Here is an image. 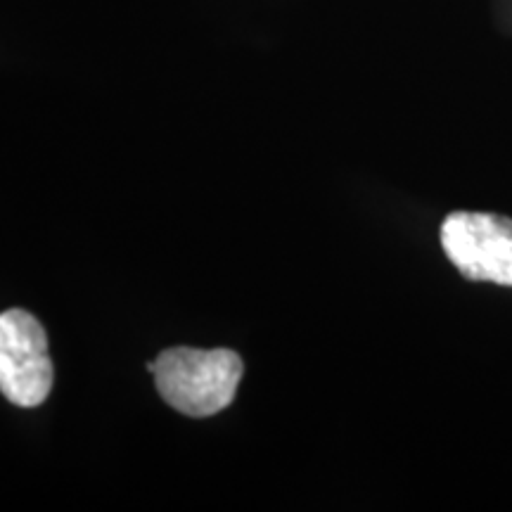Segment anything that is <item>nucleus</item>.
<instances>
[{"label":"nucleus","mask_w":512,"mask_h":512,"mask_svg":"<svg viewBox=\"0 0 512 512\" xmlns=\"http://www.w3.org/2000/svg\"><path fill=\"white\" fill-rule=\"evenodd\" d=\"M162 399L190 418L221 413L238 394L242 358L230 349L174 347L147 363Z\"/></svg>","instance_id":"1"},{"label":"nucleus","mask_w":512,"mask_h":512,"mask_svg":"<svg viewBox=\"0 0 512 512\" xmlns=\"http://www.w3.org/2000/svg\"><path fill=\"white\" fill-rule=\"evenodd\" d=\"M441 247L463 278L512 287V219L453 211L441 223Z\"/></svg>","instance_id":"2"},{"label":"nucleus","mask_w":512,"mask_h":512,"mask_svg":"<svg viewBox=\"0 0 512 512\" xmlns=\"http://www.w3.org/2000/svg\"><path fill=\"white\" fill-rule=\"evenodd\" d=\"M53 389V361L43 325L29 311L0 313V392L19 408L41 406Z\"/></svg>","instance_id":"3"}]
</instances>
